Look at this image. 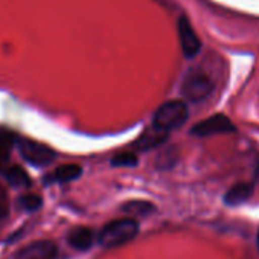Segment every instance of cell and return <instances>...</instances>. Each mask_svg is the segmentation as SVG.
Masks as SVG:
<instances>
[{
  "mask_svg": "<svg viewBox=\"0 0 259 259\" xmlns=\"http://www.w3.org/2000/svg\"><path fill=\"white\" fill-rule=\"evenodd\" d=\"M139 233V223L135 218H120L110 221L98 235V244L105 248H116L132 242Z\"/></svg>",
  "mask_w": 259,
  "mask_h": 259,
  "instance_id": "cell-1",
  "label": "cell"
},
{
  "mask_svg": "<svg viewBox=\"0 0 259 259\" xmlns=\"http://www.w3.org/2000/svg\"><path fill=\"white\" fill-rule=\"evenodd\" d=\"M189 117V108L185 101L174 99L162 104L153 117V128L163 133H169L172 130L180 128Z\"/></svg>",
  "mask_w": 259,
  "mask_h": 259,
  "instance_id": "cell-2",
  "label": "cell"
},
{
  "mask_svg": "<svg viewBox=\"0 0 259 259\" xmlns=\"http://www.w3.org/2000/svg\"><path fill=\"white\" fill-rule=\"evenodd\" d=\"M213 92L212 79L200 69H192L183 79L182 93L191 102H201Z\"/></svg>",
  "mask_w": 259,
  "mask_h": 259,
  "instance_id": "cell-3",
  "label": "cell"
},
{
  "mask_svg": "<svg viewBox=\"0 0 259 259\" xmlns=\"http://www.w3.org/2000/svg\"><path fill=\"white\" fill-rule=\"evenodd\" d=\"M16 145H17V150H19L20 156L23 157V160H26L32 166H37V168L49 166L57 159V153L52 148H49L45 144L35 142V141L17 139Z\"/></svg>",
  "mask_w": 259,
  "mask_h": 259,
  "instance_id": "cell-4",
  "label": "cell"
},
{
  "mask_svg": "<svg viewBox=\"0 0 259 259\" xmlns=\"http://www.w3.org/2000/svg\"><path fill=\"white\" fill-rule=\"evenodd\" d=\"M236 132V126L232 122L230 117H227L223 113L213 114L210 117H206L195 123L191 128V135L195 138H209L215 135H229Z\"/></svg>",
  "mask_w": 259,
  "mask_h": 259,
  "instance_id": "cell-5",
  "label": "cell"
},
{
  "mask_svg": "<svg viewBox=\"0 0 259 259\" xmlns=\"http://www.w3.org/2000/svg\"><path fill=\"white\" fill-rule=\"evenodd\" d=\"M58 247L51 239H40L20 248L14 259H55Z\"/></svg>",
  "mask_w": 259,
  "mask_h": 259,
  "instance_id": "cell-6",
  "label": "cell"
},
{
  "mask_svg": "<svg viewBox=\"0 0 259 259\" xmlns=\"http://www.w3.org/2000/svg\"><path fill=\"white\" fill-rule=\"evenodd\" d=\"M179 37H180V45H182L183 54L188 58H192L200 52L201 41L186 17H182L179 22Z\"/></svg>",
  "mask_w": 259,
  "mask_h": 259,
  "instance_id": "cell-7",
  "label": "cell"
},
{
  "mask_svg": "<svg viewBox=\"0 0 259 259\" xmlns=\"http://www.w3.org/2000/svg\"><path fill=\"white\" fill-rule=\"evenodd\" d=\"M253 192H254V182L236 183L224 194V204H227L229 207L241 206L251 198Z\"/></svg>",
  "mask_w": 259,
  "mask_h": 259,
  "instance_id": "cell-8",
  "label": "cell"
},
{
  "mask_svg": "<svg viewBox=\"0 0 259 259\" xmlns=\"http://www.w3.org/2000/svg\"><path fill=\"white\" fill-rule=\"evenodd\" d=\"M95 241V233L90 227H75L69 232L67 235V242L72 248L79 250V251H85L93 245Z\"/></svg>",
  "mask_w": 259,
  "mask_h": 259,
  "instance_id": "cell-9",
  "label": "cell"
},
{
  "mask_svg": "<svg viewBox=\"0 0 259 259\" xmlns=\"http://www.w3.org/2000/svg\"><path fill=\"white\" fill-rule=\"evenodd\" d=\"M82 174V168L79 165H73V163H67V165H61L57 169H54L49 176L45 177V183H67L72 180L79 179Z\"/></svg>",
  "mask_w": 259,
  "mask_h": 259,
  "instance_id": "cell-10",
  "label": "cell"
},
{
  "mask_svg": "<svg viewBox=\"0 0 259 259\" xmlns=\"http://www.w3.org/2000/svg\"><path fill=\"white\" fill-rule=\"evenodd\" d=\"M4 177L7 179V182L16 188H29L31 186V179L26 174V171L19 166V165H8L4 171H2Z\"/></svg>",
  "mask_w": 259,
  "mask_h": 259,
  "instance_id": "cell-11",
  "label": "cell"
},
{
  "mask_svg": "<svg viewBox=\"0 0 259 259\" xmlns=\"http://www.w3.org/2000/svg\"><path fill=\"white\" fill-rule=\"evenodd\" d=\"M168 139V133H163V132H159V130L153 128L150 132L144 133L139 141L135 144V147L138 150H151V148H156V147H160L165 141Z\"/></svg>",
  "mask_w": 259,
  "mask_h": 259,
  "instance_id": "cell-12",
  "label": "cell"
},
{
  "mask_svg": "<svg viewBox=\"0 0 259 259\" xmlns=\"http://www.w3.org/2000/svg\"><path fill=\"white\" fill-rule=\"evenodd\" d=\"M122 210L132 217H145L148 213H153L156 210V206L145 200H133V201H126L122 206Z\"/></svg>",
  "mask_w": 259,
  "mask_h": 259,
  "instance_id": "cell-13",
  "label": "cell"
},
{
  "mask_svg": "<svg viewBox=\"0 0 259 259\" xmlns=\"http://www.w3.org/2000/svg\"><path fill=\"white\" fill-rule=\"evenodd\" d=\"M138 156L132 151H125V153H119L111 159V165L113 166H119V168H128V166H136L138 165Z\"/></svg>",
  "mask_w": 259,
  "mask_h": 259,
  "instance_id": "cell-14",
  "label": "cell"
},
{
  "mask_svg": "<svg viewBox=\"0 0 259 259\" xmlns=\"http://www.w3.org/2000/svg\"><path fill=\"white\" fill-rule=\"evenodd\" d=\"M41 204H43V200L37 194H25L19 198V206L28 212H34V210L40 209Z\"/></svg>",
  "mask_w": 259,
  "mask_h": 259,
  "instance_id": "cell-15",
  "label": "cell"
},
{
  "mask_svg": "<svg viewBox=\"0 0 259 259\" xmlns=\"http://www.w3.org/2000/svg\"><path fill=\"white\" fill-rule=\"evenodd\" d=\"M11 210V203H10V195L8 191L0 185V223H4Z\"/></svg>",
  "mask_w": 259,
  "mask_h": 259,
  "instance_id": "cell-16",
  "label": "cell"
},
{
  "mask_svg": "<svg viewBox=\"0 0 259 259\" xmlns=\"http://www.w3.org/2000/svg\"><path fill=\"white\" fill-rule=\"evenodd\" d=\"M17 136L13 133V132H10V130H7V128H2L0 126V147H4V148H11L16 142H17Z\"/></svg>",
  "mask_w": 259,
  "mask_h": 259,
  "instance_id": "cell-17",
  "label": "cell"
},
{
  "mask_svg": "<svg viewBox=\"0 0 259 259\" xmlns=\"http://www.w3.org/2000/svg\"><path fill=\"white\" fill-rule=\"evenodd\" d=\"M8 160H10V150L0 147V172L8 166Z\"/></svg>",
  "mask_w": 259,
  "mask_h": 259,
  "instance_id": "cell-18",
  "label": "cell"
},
{
  "mask_svg": "<svg viewBox=\"0 0 259 259\" xmlns=\"http://www.w3.org/2000/svg\"><path fill=\"white\" fill-rule=\"evenodd\" d=\"M256 242H257V250H259V229H257V236H256Z\"/></svg>",
  "mask_w": 259,
  "mask_h": 259,
  "instance_id": "cell-19",
  "label": "cell"
}]
</instances>
